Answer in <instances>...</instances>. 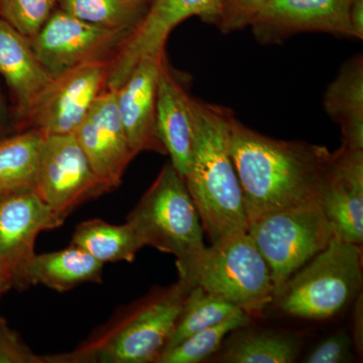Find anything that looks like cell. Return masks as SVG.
I'll list each match as a JSON object with an SVG mask.
<instances>
[{
  "instance_id": "f1b7e54d",
  "label": "cell",
  "mask_w": 363,
  "mask_h": 363,
  "mask_svg": "<svg viewBox=\"0 0 363 363\" xmlns=\"http://www.w3.org/2000/svg\"><path fill=\"white\" fill-rule=\"evenodd\" d=\"M0 363H48V357L35 354L0 318Z\"/></svg>"
},
{
  "instance_id": "8fae6325",
  "label": "cell",
  "mask_w": 363,
  "mask_h": 363,
  "mask_svg": "<svg viewBox=\"0 0 363 363\" xmlns=\"http://www.w3.org/2000/svg\"><path fill=\"white\" fill-rule=\"evenodd\" d=\"M109 61L87 62L52 78L28 121L45 135H73L97 97L106 89Z\"/></svg>"
},
{
  "instance_id": "9a60e30c",
  "label": "cell",
  "mask_w": 363,
  "mask_h": 363,
  "mask_svg": "<svg viewBox=\"0 0 363 363\" xmlns=\"http://www.w3.org/2000/svg\"><path fill=\"white\" fill-rule=\"evenodd\" d=\"M320 203L334 236L362 245L363 150L341 147L332 152Z\"/></svg>"
},
{
  "instance_id": "52a82bcc",
  "label": "cell",
  "mask_w": 363,
  "mask_h": 363,
  "mask_svg": "<svg viewBox=\"0 0 363 363\" xmlns=\"http://www.w3.org/2000/svg\"><path fill=\"white\" fill-rule=\"evenodd\" d=\"M247 233L269 266L274 298L288 279L334 238L321 203L266 215L250 224Z\"/></svg>"
},
{
  "instance_id": "277c9868",
  "label": "cell",
  "mask_w": 363,
  "mask_h": 363,
  "mask_svg": "<svg viewBox=\"0 0 363 363\" xmlns=\"http://www.w3.org/2000/svg\"><path fill=\"white\" fill-rule=\"evenodd\" d=\"M179 285L188 292L200 286L238 306L250 317L262 314L274 301L269 266L247 233L228 236L205 247Z\"/></svg>"
},
{
  "instance_id": "484cf974",
  "label": "cell",
  "mask_w": 363,
  "mask_h": 363,
  "mask_svg": "<svg viewBox=\"0 0 363 363\" xmlns=\"http://www.w3.org/2000/svg\"><path fill=\"white\" fill-rule=\"evenodd\" d=\"M252 322V317L240 311L224 320L221 323L208 327L190 336L171 350L164 351L159 363H198L214 354L221 347L227 335Z\"/></svg>"
},
{
  "instance_id": "5bb4252c",
  "label": "cell",
  "mask_w": 363,
  "mask_h": 363,
  "mask_svg": "<svg viewBox=\"0 0 363 363\" xmlns=\"http://www.w3.org/2000/svg\"><path fill=\"white\" fill-rule=\"evenodd\" d=\"M73 135L98 178L111 190L118 187L135 156L117 108L116 90L105 89L97 97Z\"/></svg>"
},
{
  "instance_id": "cb8c5ba5",
  "label": "cell",
  "mask_w": 363,
  "mask_h": 363,
  "mask_svg": "<svg viewBox=\"0 0 363 363\" xmlns=\"http://www.w3.org/2000/svg\"><path fill=\"white\" fill-rule=\"evenodd\" d=\"M240 311L243 310L233 303L212 295L200 286H193L186 294L175 328L164 352L198 332L221 323Z\"/></svg>"
},
{
  "instance_id": "6da1fadb",
  "label": "cell",
  "mask_w": 363,
  "mask_h": 363,
  "mask_svg": "<svg viewBox=\"0 0 363 363\" xmlns=\"http://www.w3.org/2000/svg\"><path fill=\"white\" fill-rule=\"evenodd\" d=\"M228 142L248 226L274 212L320 203L332 159L327 147L260 135L234 114Z\"/></svg>"
},
{
  "instance_id": "e0dca14e",
  "label": "cell",
  "mask_w": 363,
  "mask_h": 363,
  "mask_svg": "<svg viewBox=\"0 0 363 363\" xmlns=\"http://www.w3.org/2000/svg\"><path fill=\"white\" fill-rule=\"evenodd\" d=\"M156 123L160 140L172 166L183 178L192 159L193 119L191 97L162 60L157 78Z\"/></svg>"
},
{
  "instance_id": "4316f807",
  "label": "cell",
  "mask_w": 363,
  "mask_h": 363,
  "mask_svg": "<svg viewBox=\"0 0 363 363\" xmlns=\"http://www.w3.org/2000/svg\"><path fill=\"white\" fill-rule=\"evenodd\" d=\"M60 0H0V18L32 39L59 7Z\"/></svg>"
},
{
  "instance_id": "d4e9b609",
  "label": "cell",
  "mask_w": 363,
  "mask_h": 363,
  "mask_svg": "<svg viewBox=\"0 0 363 363\" xmlns=\"http://www.w3.org/2000/svg\"><path fill=\"white\" fill-rule=\"evenodd\" d=\"M149 4L140 0H60L59 9L79 20L112 30L131 32Z\"/></svg>"
},
{
  "instance_id": "44dd1931",
  "label": "cell",
  "mask_w": 363,
  "mask_h": 363,
  "mask_svg": "<svg viewBox=\"0 0 363 363\" xmlns=\"http://www.w3.org/2000/svg\"><path fill=\"white\" fill-rule=\"evenodd\" d=\"M71 245L83 248L102 264L133 262L138 250L145 247L130 222L114 225L99 218L81 222L74 231Z\"/></svg>"
},
{
  "instance_id": "7c38bea8",
  "label": "cell",
  "mask_w": 363,
  "mask_h": 363,
  "mask_svg": "<svg viewBox=\"0 0 363 363\" xmlns=\"http://www.w3.org/2000/svg\"><path fill=\"white\" fill-rule=\"evenodd\" d=\"M221 1L154 0L109 62L107 89L121 87L143 57L164 52L169 33L182 21L199 16L205 23H213Z\"/></svg>"
},
{
  "instance_id": "4fadbf2b",
  "label": "cell",
  "mask_w": 363,
  "mask_h": 363,
  "mask_svg": "<svg viewBox=\"0 0 363 363\" xmlns=\"http://www.w3.org/2000/svg\"><path fill=\"white\" fill-rule=\"evenodd\" d=\"M354 0H267L250 26L257 42L279 44L301 33L353 38L350 11Z\"/></svg>"
},
{
  "instance_id": "d6986e66",
  "label": "cell",
  "mask_w": 363,
  "mask_h": 363,
  "mask_svg": "<svg viewBox=\"0 0 363 363\" xmlns=\"http://www.w3.org/2000/svg\"><path fill=\"white\" fill-rule=\"evenodd\" d=\"M327 114L340 125L343 147L363 150V57L348 60L327 88Z\"/></svg>"
},
{
  "instance_id": "3957f363",
  "label": "cell",
  "mask_w": 363,
  "mask_h": 363,
  "mask_svg": "<svg viewBox=\"0 0 363 363\" xmlns=\"http://www.w3.org/2000/svg\"><path fill=\"white\" fill-rule=\"evenodd\" d=\"M179 283L123 308L73 351L48 363H150L161 357L183 307Z\"/></svg>"
},
{
  "instance_id": "ac0fdd59",
  "label": "cell",
  "mask_w": 363,
  "mask_h": 363,
  "mask_svg": "<svg viewBox=\"0 0 363 363\" xmlns=\"http://www.w3.org/2000/svg\"><path fill=\"white\" fill-rule=\"evenodd\" d=\"M0 74L11 88L21 118H28L52 76L33 51L30 40L0 18Z\"/></svg>"
},
{
  "instance_id": "8992f818",
  "label": "cell",
  "mask_w": 363,
  "mask_h": 363,
  "mask_svg": "<svg viewBox=\"0 0 363 363\" xmlns=\"http://www.w3.org/2000/svg\"><path fill=\"white\" fill-rule=\"evenodd\" d=\"M362 284V245L334 236L322 252L288 279L274 303L288 316L330 319L357 297Z\"/></svg>"
},
{
  "instance_id": "d6a6232c",
  "label": "cell",
  "mask_w": 363,
  "mask_h": 363,
  "mask_svg": "<svg viewBox=\"0 0 363 363\" xmlns=\"http://www.w3.org/2000/svg\"><path fill=\"white\" fill-rule=\"evenodd\" d=\"M11 288H13L11 281L7 279L6 274H4V272L0 269V297H1L2 294L6 293V291Z\"/></svg>"
},
{
  "instance_id": "603a6c76",
  "label": "cell",
  "mask_w": 363,
  "mask_h": 363,
  "mask_svg": "<svg viewBox=\"0 0 363 363\" xmlns=\"http://www.w3.org/2000/svg\"><path fill=\"white\" fill-rule=\"evenodd\" d=\"M300 343L294 336L276 331L240 332L227 346L220 359L230 363L296 362Z\"/></svg>"
},
{
  "instance_id": "7a4b0ae2",
  "label": "cell",
  "mask_w": 363,
  "mask_h": 363,
  "mask_svg": "<svg viewBox=\"0 0 363 363\" xmlns=\"http://www.w3.org/2000/svg\"><path fill=\"white\" fill-rule=\"evenodd\" d=\"M191 111L192 159L184 180L204 233L215 243L248 229L242 190L229 150V121L233 113L193 98Z\"/></svg>"
},
{
  "instance_id": "4dcf8cb0",
  "label": "cell",
  "mask_w": 363,
  "mask_h": 363,
  "mask_svg": "<svg viewBox=\"0 0 363 363\" xmlns=\"http://www.w3.org/2000/svg\"><path fill=\"white\" fill-rule=\"evenodd\" d=\"M352 342L358 352L363 351V301L362 294H358L353 308Z\"/></svg>"
},
{
  "instance_id": "30bf717a",
  "label": "cell",
  "mask_w": 363,
  "mask_h": 363,
  "mask_svg": "<svg viewBox=\"0 0 363 363\" xmlns=\"http://www.w3.org/2000/svg\"><path fill=\"white\" fill-rule=\"evenodd\" d=\"M128 30L91 25L57 9L30 40L38 59L52 78L87 62L104 60L118 49Z\"/></svg>"
},
{
  "instance_id": "1f68e13d",
  "label": "cell",
  "mask_w": 363,
  "mask_h": 363,
  "mask_svg": "<svg viewBox=\"0 0 363 363\" xmlns=\"http://www.w3.org/2000/svg\"><path fill=\"white\" fill-rule=\"evenodd\" d=\"M350 23L353 38L363 39V0H354L350 11Z\"/></svg>"
},
{
  "instance_id": "ffe728a7",
  "label": "cell",
  "mask_w": 363,
  "mask_h": 363,
  "mask_svg": "<svg viewBox=\"0 0 363 363\" xmlns=\"http://www.w3.org/2000/svg\"><path fill=\"white\" fill-rule=\"evenodd\" d=\"M104 264L71 245L58 252L35 255L28 264V286L43 285L63 293L86 283H101Z\"/></svg>"
},
{
  "instance_id": "2e32d148",
  "label": "cell",
  "mask_w": 363,
  "mask_h": 363,
  "mask_svg": "<svg viewBox=\"0 0 363 363\" xmlns=\"http://www.w3.org/2000/svg\"><path fill=\"white\" fill-rule=\"evenodd\" d=\"M164 57V51L143 57L116 89L117 108L135 157L143 152L167 154L156 123L157 78Z\"/></svg>"
},
{
  "instance_id": "5b68a950",
  "label": "cell",
  "mask_w": 363,
  "mask_h": 363,
  "mask_svg": "<svg viewBox=\"0 0 363 363\" xmlns=\"http://www.w3.org/2000/svg\"><path fill=\"white\" fill-rule=\"evenodd\" d=\"M126 221L145 247L175 255L179 276L204 250V229L183 177L166 164Z\"/></svg>"
},
{
  "instance_id": "ba28073f",
  "label": "cell",
  "mask_w": 363,
  "mask_h": 363,
  "mask_svg": "<svg viewBox=\"0 0 363 363\" xmlns=\"http://www.w3.org/2000/svg\"><path fill=\"white\" fill-rule=\"evenodd\" d=\"M38 194L65 218L111 189L93 171L74 135H45L38 169Z\"/></svg>"
},
{
  "instance_id": "836d02e7",
  "label": "cell",
  "mask_w": 363,
  "mask_h": 363,
  "mask_svg": "<svg viewBox=\"0 0 363 363\" xmlns=\"http://www.w3.org/2000/svg\"><path fill=\"white\" fill-rule=\"evenodd\" d=\"M140 1L145 2V4H149L150 6L154 0H140Z\"/></svg>"
},
{
  "instance_id": "9c48e42d",
  "label": "cell",
  "mask_w": 363,
  "mask_h": 363,
  "mask_svg": "<svg viewBox=\"0 0 363 363\" xmlns=\"http://www.w3.org/2000/svg\"><path fill=\"white\" fill-rule=\"evenodd\" d=\"M65 220L35 190L0 196V269L11 286H30L26 271L35 255L38 236L43 231L58 228Z\"/></svg>"
},
{
  "instance_id": "f546056e",
  "label": "cell",
  "mask_w": 363,
  "mask_h": 363,
  "mask_svg": "<svg viewBox=\"0 0 363 363\" xmlns=\"http://www.w3.org/2000/svg\"><path fill=\"white\" fill-rule=\"evenodd\" d=\"M352 338L345 330L336 332L322 341L306 357L308 363H340L350 360Z\"/></svg>"
},
{
  "instance_id": "7402d4cb",
  "label": "cell",
  "mask_w": 363,
  "mask_h": 363,
  "mask_svg": "<svg viewBox=\"0 0 363 363\" xmlns=\"http://www.w3.org/2000/svg\"><path fill=\"white\" fill-rule=\"evenodd\" d=\"M45 135L32 128L0 140V196L35 190Z\"/></svg>"
},
{
  "instance_id": "83f0119b",
  "label": "cell",
  "mask_w": 363,
  "mask_h": 363,
  "mask_svg": "<svg viewBox=\"0 0 363 363\" xmlns=\"http://www.w3.org/2000/svg\"><path fill=\"white\" fill-rule=\"evenodd\" d=\"M267 0H222L212 25L228 33L250 26Z\"/></svg>"
}]
</instances>
